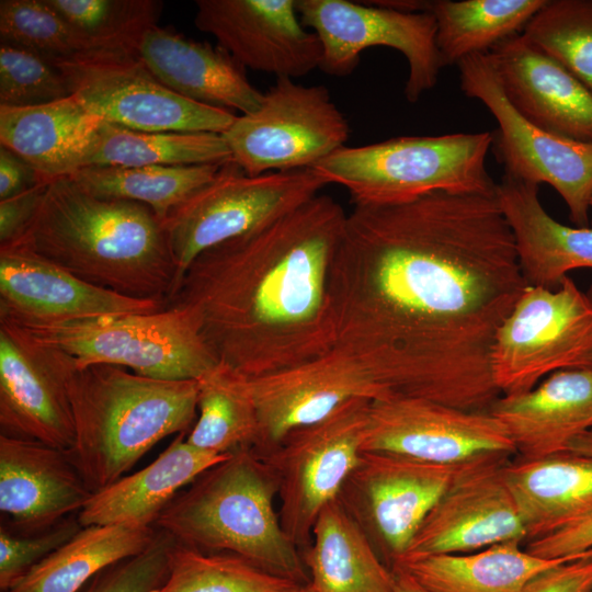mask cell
Returning <instances> with one entry per match:
<instances>
[{
	"label": "cell",
	"instance_id": "6da1fadb",
	"mask_svg": "<svg viewBox=\"0 0 592 592\" xmlns=\"http://www.w3.org/2000/svg\"><path fill=\"white\" fill-rule=\"evenodd\" d=\"M525 287L496 194L354 205L330 277L335 348L391 394L488 411L494 337Z\"/></svg>",
	"mask_w": 592,
	"mask_h": 592
},
{
	"label": "cell",
	"instance_id": "7a4b0ae2",
	"mask_svg": "<svg viewBox=\"0 0 592 592\" xmlns=\"http://www.w3.org/2000/svg\"><path fill=\"white\" fill-rule=\"evenodd\" d=\"M346 216L332 196L319 193L209 248L166 307L190 309L219 363L248 378L329 353L337 345L330 277Z\"/></svg>",
	"mask_w": 592,
	"mask_h": 592
},
{
	"label": "cell",
	"instance_id": "3957f363",
	"mask_svg": "<svg viewBox=\"0 0 592 592\" xmlns=\"http://www.w3.org/2000/svg\"><path fill=\"white\" fill-rule=\"evenodd\" d=\"M8 246L129 297L166 305L174 287L175 265L155 212L138 202L95 196L71 177L48 183L31 224Z\"/></svg>",
	"mask_w": 592,
	"mask_h": 592
},
{
	"label": "cell",
	"instance_id": "277c9868",
	"mask_svg": "<svg viewBox=\"0 0 592 592\" xmlns=\"http://www.w3.org/2000/svg\"><path fill=\"white\" fill-rule=\"evenodd\" d=\"M67 390L76 433L68 453L93 493L123 477L162 439L187 433L197 418L196 380L75 364Z\"/></svg>",
	"mask_w": 592,
	"mask_h": 592
},
{
	"label": "cell",
	"instance_id": "5b68a950",
	"mask_svg": "<svg viewBox=\"0 0 592 592\" xmlns=\"http://www.w3.org/2000/svg\"><path fill=\"white\" fill-rule=\"evenodd\" d=\"M275 477L253 449L214 465L161 512L156 528L184 546L236 555L271 573L309 584L299 548L275 508Z\"/></svg>",
	"mask_w": 592,
	"mask_h": 592
},
{
	"label": "cell",
	"instance_id": "8992f818",
	"mask_svg": "<svg viewBox=\"0 0 592 592\" xmlns=\"http://www.w3.org/2000/svg\"><path fill=\"white\" fill-rule=\"evenodd\" d=\"M493 134L399 136L342 147L317 163L328 184L343 186L353 205L397 204L444 191L496 194L486 167Z\"/></svg>",
	"mask_w": 592,
	"mask_h": 592
},
{
	"label": "cell",
	"instance_id": "52a82bcc",
	"mask_svg": "<svg viewBox=\"0 0 592 592\" xmlns=\"http://www.w3.org/2000/svg\"><path fill=\"white\" fill-rule=\"evenodd\" d=\"M12 323L34 340L72 356L80 367L106 364L150 378L196 380L219 364L195 316L182 307L53 323Z\"/></svg>",
	"mask_w": 592,
	"mask_h": 592
},
{
	"label": "cell",
	"instance_id": "ba28073f",
	"mask_svg": "<svg viewBox=\"0 0 592 592\" xmlns=\"http://www.w3.org/2000/svg\"><path fill=\"white\" fill-rule=\"evenodd\" d=\"M326 185L312 169L249 175L232 159L224 162L210 182L162 221L175 265L171 295L201 253L275 221Z\"/></svg>",
	"mask_w": 592,
	"mask_h": 592
},
{
	"label": "cell",
	"instance_id": "9c48e42d",
	"mask_svg": "<svg viewBox=\"0 0 592 592\" xmlns=\"http://www.w3.org/2000/svg\"><path fill=\"white\" fill-rule=\"evenodd\" d=\"M592 367V301L566 276L555 289L526 286L499 327L491 351L502 395L535 388L558 371Z\"/></svg>",
	"mask_w": 592,
	"mask_h": 592
},
{
	"label": "cell",
	"instance_id": "30bf717a",
	"mask_svg": "<svg viewBox=\"0 0 592 592\" xmlns=\"http://www.w3.org/2000/svg\"><path fill=\"white\" fill-rule=\"evenodd\" d=\"M460 89L480 101L494 117L493 150L504 174L553 186L578 227L590 225L592 143L563 137L525 118L504 93L489 53L474 54L458 64Z\"/></svg>",
	"mask_w": 592,
	"mask_h": 592
},
{
	"label": "cell",
	"instance_id": "8fae6325",
	"mask_svg": "<svg viewBox=\"0 0 592 592\" xmlns=\"http://www.w3.org/2000/svg\"><path fill=\"white\" fill-rule=\"evenodd\" d=\"M372 400L353 399L323 420L289 432L263 455L278 489L282 526L300 553L315 522L341 490L362 454Z\"/></svg>",
	"mask_w": 592,
	"mask_h": 592
},
{
	"label": "cell",
	"instance_id": "7c38bea8",
	"mask_svg": "<svg viewBox=\"0 0 592 592\" xmlns=\"http://www.w3.org/2000/svg\"><path fill=\"white\" fill-rule=\"evenodd\" d=\"M351 128L323 86L276 78L261 105L221 134L231 159L249 175L311 169L345 147Z\"/></svg>",
	"mask_w": 592,
	"mask_h": 592
},
{
	"label": "cell",
	"instance_id": "4fadbf2b",
	"mask_svg": "<svg viewBox=\"0 0 592 592\" xmlns=\"http://www.w3.org/2000/svg\"><path fill=\"white\" fill-rule=\"evenodd\" d=\"M299 19L319 38V69L329 76L351 75L361 53L386 46L401 53L408 62L405 95L415 103L431 90L443 68L436 47V23L429 11L407 12L372 1L296 0Z\"/></svg>",
	"mask_w": 592,
	"mask_h": 592
},
{
	"label": "cell",
	"instance_id": "5bb4252c",
	"mask_svg": "<svg viewBox=\"0 0 592 592\" xmlns=\"http://www.w3.org/2000/svg\"><path fill=\"white\" fill-rule=\"evenodd\" d=\"M70 94L105 123L141 132L224 134L232 112L189 100L166 87L134 56L56 60Z\"/></svg>",
	"mask_w": 592,
	"mask_h": 592
},
{
	"label": "cell",
	"instance_id": "9a60e30c",
	"mask_svg": "<svg viewBox=\"0 0 592 592\" xmlns=\"http://www.w3.org/2000/svg\"><path fill=\"white\" fill-rule=\"evenodd\" d=\"M473 462L439 464L392 453L362 452L339 501L378 555H386L391 568L434 504Z\"/></svg>",
	"mask_w": 592,
	"mask_h": 592
},
{
	"label": "cell",
	"instance_id": "2e32d148",
	"mask_svg": "<svg viewBox=\"0 0 592 592\" xmlns=\"http://www.w3.org/2000/svg\"><path fill=\"white\" fill-rule=\"evenodd\" d=\"M362 452L392 453L439 464L516 454L504 424L489 411L396 394L371 402Z\"/></svg>",
	"mask_w": 592,
	"mask_h": 592
},
{
	"label": "cell",
	"instance_id": "e0dca14e",
	"mask_svg": "<svg viewBox=\"0 0 592 592\" xmlns=\"http://www.w3.org/2000/svg\"><path fill=\"white\" fill-rule=\"evenodd\" d=\"M75 358L0 320V430L62 451L75 445L67 379Z\"/></svg>",
	"mask_w": 592,
	"mask_h": 592
},
{
	"label": "cell",
	"instance_id": "ac0fdd59",
	"mask_svg": "<svg viewBox=\"0 0 592 592\" xmlns=\"http://www.w3.org/2000/svg\"><path fill=\"white\" fill-rule=\"evenodd\" d=\"M508 457L492 455L470 463L431 509L398 560L470 553L503 542L526 540L522 517L504 477Z\"/></svg>",
	"mask_w": 592,
	"mask_h": 592
},
{
	"label": "cell",
	"instance_id": "d6986e66",
	"mask_svg": "<svg viewBox=\"0 0 592 592\" xmlns=\"http://www.w3.org/2000/svg\"><path fill=\"white\" fill-rule=\"evenodd\" d=\"M263 455L289 432L319 422L353 399L377 400L391 392L339 349L271 374L249 378Z\"/></svg>",
	"mask_w": 592,
	"mask_h": 592
},
{
	"label": "cell",
	"instance_id": "ffe728a7",
	"mask_svg": "<svg viewBox=\"0 0 592 592\" xmlns=\"http://www.w3.org/2000/svg\"><path fill=\"white\" fill-rule=\"evenodd\" d=\"M195 5V26L244 68L295 79L320 66V41L303 25L296 0H197Z\"/></svg>",
	"mask_w": 592,
	"mask_h": 592
},
{
	"label": "cell",
	"instance_id": "44dd1931",
	"mask_svg": "<svg viewBox=\"0 0 592 592\" xmlns=\"http://www.w3.org/2000/svg\"><path fill=\"white\" fill-rule=\"evenodd\" d=\"M143 299L93 285L36 254L0 247V319L53 323L164 309Z\"/></svg>",
	"mask_w": 592,
	"mask_h": 592
},
{
	"label": "cell",
	"instance_id": "7402d4cb",
	"mask_svg": "<svg viewBox=\"0 0 592 592\" xmlns=\"http://www.w3.org/2000/svg\"><path fill=\"white\" fill-rule=\"evenodd\" d=\"M92 494L68 451L0 434L1 525L22 534L46 531L79 513Z\"/></svg>",
	"mask_w": 592,
	"mask_h": 592
},
{
	"label": "cell",
	"instance_id": "603a6c76",
	"mask_svg": "<svg viewBox=\"0 0 592 592\" xmlns=\"http://www.w3.org/2000/svg\"><path fill=\"white\" fill-rule=\"evenodd\" d=\"M489 55L504 93L530 122L550 133L592 143V92L522 34L512 35Z\"/></svg>",
	"mask_w": 592,
	"mask_h": 592
},
{
	"label": "cell",
	"instance_id": "cb8c5ba5",
	"mask_svg": "<svg viewBox=\"0 0 592 592\" xmlns=\"http://www.w3.org/2000/svg\"><path fill=\"white\" fill-rule=\"evenodd\" d=\"M137 57L173 92L205 105L248 114L262 103L241 66L227 50L158 25L144 35Z\"/></svg>",
	"mask_w": 592,
	"mask_h": 592
},
{
	"label": "cell",
	"instance_id": "d4e9b609",
	"mask_svg": "<svg viewBox=\"0 0 592 592\" xmlns=\"http://www.w3.org/2000/svg\"><path fill=\"white\" fill-rule=\"evenodd\" d=\"M488 411L504 424L521 458L567 453L592 429V367L553 373L530 391L498 397Z\"/></svg>",
	"mask_w": 592,
	"mask_h": 592
},
{
	"label": "cell",
	"instance_id": "484cf974",
	"mask_svg": "<svg viewBox=\"0 0 592 592\" xmlns=\"http://www.w3.org/2000/svg\"><path fill=\"white\" fill-rule=\"evenodd\" d=\"M539 185L503 174L496 197L513 234L526 286L557 289L567 273L592 269V224L571 227L540 204Z\"/></svg>",
	"mask_w": 592,
	"mask_h": 592
},
{
	"label": "cell",
	"instance_id": "4316f807",
	"mask_svg": "<svg viewBox=\"0 0 592 592\" xmlns=\"http://www.w3.org/2000/svg\"><path fill=\"white\" fill-rule=\"evenodd\" d=\"M103 124L73 95L41 105L0 106V144L50 182L86 167Z\"/></svg>",
	"mask_w": 592,
	"mask_h": 592
},
{
	"label": "cell",
	"instance_id": "83f0119b",
	"mask_svg": "<svg viewBox=\"0 0 592 592\" xmlns=\"http://www.w3.org/2000/svg\"><path fill=\"white\" fill-rule=\"evenodd\" d=\"M179 434L148 466L94 492L77 514L81 526H152L200 475L227 458L197 449Z\"/></svg>",
	"mask_w": 592,
	"mask_h": 592
},
{
	"label": "cell",
	"instance_id": "f1b7e54d",
	"mask_svg": "<svg viewBox=\"0 0 592 592\" xmlns=\"http://www.w3.org/2000/svg\"><path fill=\"white\" fill-rule=\"evenodd\" d=\"M505 481L526 542L555 533L592 513V458L562 453L506 462Z\"/></svg>",
	"mask_w": 592,
	"mask_h": 592
},
{
	"label": "cell",
	"instance_id": "f546056e",
	"mask_svg": "<svg viewBox=\"0 0 592 592\" xmlns=\"http://www.w3.org/2000/svg\"><path fill=\"white\" fill-rule=\"evenodd\" d=\"M311 592H394V573L339 499L318 515L301 551Z\"/></svg>",
	"mask_w": 592,
	"mask_h": 592
},
{
	"label": "cell",
	"instance_id": "4dcf8cb0",
	"mask_svg": "<svg viewBox=\"0 0 592 592\" xmlns=\"http://www.w3.org/2000/svg\"><path fill=\"white\" fill-rule=\"evenodd\" d=\"M509 540L463 554H439L396 561L431 592H521L538 574L578 556L547 559Z\"/></svg>",
	"mask_w": 592,
	"mask_h": 592
},
{
	"label": "cell",
	"instance_id": "1f68e13d",
	"mask_svg": "<svg viewBox=\"0 0 592 592\" xmlns=\"http://www.w3.org/2000/svg\"><path fill=\"white\" fill-rule=\"evenodd\" d=\"M157 533L153 526H82L5 592H81L104 569L146 550Z\"/></svg>",
	"mask_w": 592,
	"mask_h": 592
},
{
	"label": "cell",
	"instance_id": "d6a6232c",
	"mask_svg": "<svg viewBox=\"0 0 592 592\" xmlns=\"http://www.w3.org/2000/svg\"><path fill=\"white\" fill-rule=\"evenodd\" d=\"M546 0H435L425 11L436 23V47L443 67L489 53L501 41L521 34Z\"/></svg>",
	"mask_w": 592,
	"mask_h": 592
},
{
	"label": "cell",
	"instance_id": "836d02e7",
	"mask_svg": "<svg viewBox=\"0 0 592 592\" xmlns=\"http://www.w3.org/2000/svg\"><path fill=\"white\" fill-rule=\"evenodd\" d=\"M196 382L197 418L186 442L217 455L254 451L260 425L249 378L219 363Z\"/></svg>",
	"mask_w": 592,
	"mask_h": 592
},
{
	"label": "cell",
	"instance_id": "e575fe53",
	"mask_svg": "<svg viewBox=\"0 0 592 592\" xmlns=\"http://www.w3.org/2000/svg\"><path fill=\"white\" fill-rule=\"evenodd\" d=\"M230 159L221 134L141 132L104 122L84 168L212 164Z\"/></svg>",
	"mask_w": 592,
	"mask_h": 592
},
{
	"label": "cell",
	"instance_id": "d590c367",
	"mask_svg": "<svg viewBox=\"0 0 592 592\" xmlns=\"http://www.w3.org/2000/svg\"><path fill=\"white\" fill-rule=\"evenodd\" d=\"M221 164L87 167L71 178L95 196L147 205L163 221L175 206L210 182Z\"/></svg>",
	"mask_w": 592,
	"mask_h": 592
},
{
	"label": "cell",
	"instance_id": "8d00e7d4",
	"mask_svg": "<svg viewBox=\"0 0 592 592\" xmlns=\"http://www.w3.org/2000/svg\"><path fill=\"white\" fill-rule=\"evenodd\" d=\"M150 592H311L309 585L271 573L236 555L174 543L168 573Z\"/></svg>",
	"mask_w": 592,
	"mask_h": 592
},
{
	"label": "cell",
	"instance_id": "74e56055",
	"mask_svg": "<svg viewBox=\"0 0 592 592\" xmlns=\"http://www.w3.org/2000/svg\"><path fill=\"white\" fill-rule=\"evenodd\" d=\"M81 36L90 56H134L146 32L158 25L157 0H48Z\"/></svg>",
	"mask_w": 592,
	"mask_h": 592
},
{
	"label": "cell",
	"instance_id": "f35d334b",
	"mask_svg": "<svg viewBox=\"0 0 592 592\" xmlns=\"http://www.w3.org/2000/svg\"><path fill=\"white\" fill-rule=\"evenodd\" d=\"M521 34L592 92V0H546Z\"/></svg>",
	"mask_w": 592,
	"mask_h": 592
},
{
	"label": "cell",
	"instance_id": "ab89813d",
	"mask_svg": "<svg viewBox=\"0 0 592 592\" xmlns=\"http://www.w3.org/2000/svg\"><path fill=\"white\" fill-rule=\"evenodd\" d=\"M0 38L54 61L90 56L84 41L48 0H1Z\"/></svg>",
	"mask_w": 592,
	"mask_h": 592
},
{
	"label": "cell",
	"instance_id": "60d3db41",
	"mask_svg": "<svg viewBox=\"0 0 592 592\" xmlns=\"http://www.w3.org/2000/svg\"><path fill=\"white\" fill-rule=\"evenodd\" d=\"M70 95L54 60L18 46L0 44V106L41 105Z\"/></svg>",
	"mask_w": 592,
	"mask_h": 592
},
{
	"label": "cell",
	"instance_id": "b9f144b4",
	"mask_svg": "<svg viewBox=\"0 0 592 592\" xmlns=\"http://www.w3.org/2000/svg\"><path fill=\"white\" fill-rule=\"evenodd\" d=\"M82 528L78 515L31 534L0 526V589L8 591L33 567L71 539Z\"/></svg>",
	"mask_w": 592,
	"mask_h": 592
},
{
	"label": "cell",
	"instance_id": "7bdbcfd3",
	"mask_svg": "<svg viewBox=\"0 0 592 592\" xmlns=\"http://www.w3.org/2000/svg\"><path fill=\"white\" fill-rule=\"evenodd\" d=\"M174 543L172 536L158 530L146 550L104 569L81 592H150L167 577L169 553Z\"/></svg>",
	"mask_w": 592,
	"mask_h": 592
},
{
	"label": "cell",
	"instance_id": "ee69618b",
	"mask_svg": "<svg viewBox=\"0 0 592 592\" xmlns=\"http://www.w3.org/2000/svg\"><path fill=\"white\" fill-rule=\"evenodd\" d=\"M527 543V551L547 559L589 553L592 550V513L555 533Z\"/></svg>",
	"mask_w": 592,
	"mask_h": 592
},
{
	"label": "cell",
	"instance_id": "f6af8a7d",
	"mask_svg": "<svg viewBox=\"0 0 592 592\" xmlns=\"http://www.w3.org/2000/svg\"><path fill=\"white\" fill-rule=\"evenodd\" d=\"M591 590L592 553L538 574L521 592H591Z\"/></svg>",
	"mask_w": 592,
	"mask_h": 592
},
{
	"label": "cell",
	"instance_id": "bcb514c9",
	"mask_svg": "<svg viewBox=\"0 0 592 592\" xmlns=\"http://www.w3.org/2000/svg\"><path fill=\"white\" fill-rule=\"evenodd\" d=\"M48 183L0 201V247L11 244L26 230L34 218Z\"/></svg>",
	"mask_w": 592,
	"mask_h": 592
},
{
	"label": "cell",
	"instance_id": "7dc6e473",
	"mask_svg": "<svg viewBox=\"0 0 592 592\" xmlns=\"http://www.w3.org/2000/svg\"><path fill=\"white\" fill-rule=\"evenodd\" d=\"M44 182L35 169L9 148L0 145V201Z\"/></svg>",
	"mask_w": 592,
	"mask_h": 592
},
{
	"label": "cell",
	"instance_id": "c3c4849f",
	"mask_svg": "<svg viewBox=\"0 0 592 592\" xmlns=\"http://www.w3.org/2000/svg\"><path fill=\"white\" fill-rule=\"evenodd\" d=\"M394 592H431L405 570L392 567Z\"/></svg>",
	"mask_w": 592,
	"mask_h": 592
},
{
	"label": "cell",
	"instance_id": "681fc988",
	"mask_svg": "<svg viewBox=\"0 0 592 592\" xmlns=\"http://www.w3.org/2000/svg\"><path fill=\"white\" fill-rule=\"evenodd\" d=\"M567 453L592 458V429L574 440Z\"/></svg>",
	"mask_w": 592,
	"mask_h": 592
},
{
	"label": "cell",
	"instance_id": "f907efd6",
	"mask_svg": "<svg viewBox=\"0 0 592 592\" xmlns=\"http://www.w3.org/2000/svg\"><path fill=\"white\" fill-rule=\"evenodd\" d=\"M585 294L589 297V299L592 301V282H591V284L589 286V289H588V292Z\"/></svg>",
	"mask_w": 592,
	"mask_h": 592
},
{
	"label": "cell",
	"instance_id": "816d5d0a",
	"mask_svg": "<svg viewBox=\"0 0 592 592\" xmlns=\"http://www.w3.org/2000/svg\"><path fill=\"white\" fill-rule=\"evenodd\" d=\"M591 207H592V200H591Z\"/></svg>",
	"mask_w": 592,
	"mask_h": 592
},
{
	"label": "cell",
	"instance_id": "f5cc1de1",
	"mask_svg": "<svg viewBox=\"0 0 592 592\" xmlns=\"http://www.w3.org/2000/svg\"><path fill=\"white\" fill-rule=\"evenodd\" d=\"M591 592H592V590H591Z\"/></svg>",
	"mask_w": 592,
	"mask_h": 592
},
{
	"label": "cell",
	"instance_id": "db71d44e",
	"mask_svg": "<svg viewBox=\"0 0 592 592\" xmlns=\"http://www.w3.org/2000/svg\"><path fill=\"white\" fill-rule=\"evenodd\" d=\"M311 591V590H310Z\"/></svg>",
	"mask_w": 592,
	"mask_h": 592
}]
</instances>
